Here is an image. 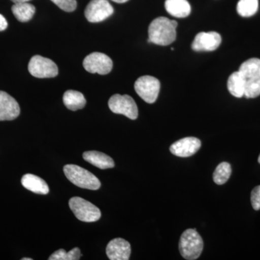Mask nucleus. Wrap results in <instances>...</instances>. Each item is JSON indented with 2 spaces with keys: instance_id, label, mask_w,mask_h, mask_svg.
<instances>
[{
  "instance_id": "3",
  "label": "nucleus",
  "mask_w": 260,
  "mask_h": 260,
  "mask_svg": "<svg viewBox=\"0 0 260 260\" xmlns=\"http://www.w3.org/2000/svg\"><path fill=\"white\" fill-rule=\"evenodd\" d=\"M179 249L184 259H198L203 250V239L195 229H187L181 234Z\"/></svg>"
},
{
  "instance_id": "23",
  "label": "nucleus",
  "mask_w": 260,
  "mask_h": 260,
  "mask_svg": "<svg viewBox=\"0 0 260 260\" xmlns=\"http://www.w3.org/2000/svg\"><path fill=\"white\" fill-rule=\"evenodd\" d=\"M82 256L79 248L75 247L67 252L64 249H61L56 251L49 256V260H78Z\"/></svg>"
},
{
  "instance_id": "10",
  "label": "nucleus",
  "mask_w": 260,
  "mask_h": 260,
  "mask_svg": "<svg viewBox=\"0 0 260 260\" xmlns=\"http://www.w3.org/2000/svg\"><path fill=\"white\" fill-rule=\"evenodd\" d=\"M221 44V37L215 31L199 32L195 37L191 49L195 51H213L216 50Z\"/></svg>"
},
{
  "instance_id": "28",
  "label": "nucleus",
  "mask_w": 260,
  "mask_h": 260,
  "mask_svg": "<svg viewBox=\"0 0 260 260\" xmlns=\"http://www.w3.org/2000/svg\"><path fill=\"white\" fill-rule=\"evenodd\" d=\"M11 1L15 4H18V3H28L30 0H11Z\"/></svg>"
},
{
  "instance_id": "5",
  "label": "nucleus",
  "mask_w": 260,
  "mask_h": 260,
  "mask_svg": "<svg viewBox=\"0 0 260 260\" xmlns=\"http://www.w3.org/2000/svg\"><path fill=\"white\" fill-rule=\"evenodd\" d=\"M160 88V81L150 75L140 77L135 83L136 93L148 104H153L157 100Z\"/></svg>"
},
{
  "instance_id": "29",
  "label": "nucleus",
  "mask_w": 260,
  "mask_h": 260,
  "mask_svg": "<svg viewBox=\"0 0 260 260\" xmlns=\"http://www.w3.org/2000/svg\"><path fill=\"white\" fill-rule=\"evenodd\" d=\"M112 1L115 2L116 3H124L129 1V0H112Z\"/></svg>"
},
{
  "instance_id": "13",
  "label": "nucleus",
  "mask_w": 260,
  "mask_h": 260,
  "mask_svg": "<svg viewBox=\"0 0 260 260\" xmlns=\"http://www.w3.org/2000/svg\"><path fill=\"white\" fill-rule=\"evenodd\" d=\"M107 254L111 260H128L131 254V246L121 238L113 239L108 244Z\"/></svg>"
},
{
  "instance_id": "19",
  "label": "nucleus",
  "mask_w": 260,
  "mask_h": 260,
  "mask_svg": "<svg viewBox=\"0 0 260 260\" xmlns=\"http://www.w3.org/2000/svg\"><path fill=\"white\" fill-rule=\"evenodd\" d=\"M12 11L17 20L25 23L29 21L35 14L36 8L28 3H18L12 7Z\"/></svg>"
},
{
  "instance_id": "11",
  "label": "nucleus",
  "mask_w": 260,
  "mask_h": 260,
  "mask_svg": "<svg viewBox=\"0 0 260 260\" xmlns=\"http://www.w3.org/2000/svg\"><path fill=\"white\" fill-rule=\"evenodd\" d=\"M201 148V141L193 137L182 138L171 145V153L181 158H187L196 153Z\"/></svg>"
},
{
  "instance_id": "31",
  "label": "nucleus",
  "mask_w": 260,
  "mask_h": 260,
  "mask_svg": "<svg viewBox=\"0 0 260 260\" xmlns=\"http://www.w3.org/2000/svg\"><path fill=\"white\" fill-rule=\"evenodd\" d=\"M258 162H259V164H260V155L259 158H258Z\"/></svg>"
},
{
  "instance_id": "18",
  "label": "nucleus",
  "mask_w": 260,
  "mask_h": 260,
  "mask_svg": "<svg viewBox=\"0 0 260 260\" xmlns=\"http://www.w3.org/2000/svg\"><path fill=\"white\" fill-rule=\"evenodd\" d=\"M65 107L71 111H77L85 107L86 100L83 94L76 90H69L63 95Z\"/></svg>"
},
{
  "instance_id": "16",
  "label": "nucleus",
  "mask_w": 260,
  "mask_h": 260,
  "mask_svg": "<svg viewBox=\"0 0 260 260\" xmlns=\"http://www.w3.org/2000/svg\"><path fill=\"white\" fill-rule=\"evenodd\" d=\"M84 160L100 169H112L114 167L113 159L105 153L98 151H87L83 153Z\"/></svg>"
},
{
  "instance_id": "7",
  "label": "nucleus",
  "mask_w": 260,
  "mask_h": 260,
  "mask_svg": "<svg viewBox=\"0 0 260 260\" xmlns=\"http://www.w3.org/2000/svg\"><path fill=\"white\" fill-rule=\"evenodd\" d=\"M28 68L30 75L37 78H54L59 73L57 65L54 61L39 55L32 56Z\"/></svg>"
},
{
  "instance_id": "27",
  "label": "nucleus",
  "mask_w": 260,
  "mask_h": 260,
  "mask_svg": "<svg viewBox=\"0 0 260 260\" xmlns=\"http://www.w3.org/2000/svg\"><path fill=\"white\" fill-rule=\"evenodd\" d=\"M8 28V22L3 15L0 14V31L5 30Z\"/></svg>"
},
{
  "instance_id": "20",
  "label": "nucleus",
  "mask_w": 260,
  "mask_h": 260,
  "mask_svg": "<svg viewBox=\"0 0 260 260\" xmlns=\"http://www.w3.org/2000/svg\"><path fill=\"white\" fill-rule=\"evenodd\" d=\"M239 71L246 79L260 78V59L251 58L242 63Z\"/></svg>"
},
{
  "instance_id": "12",
  "label": "nucleus",
  "mask_w": 260,
  "mask_h": 260,
  "mask_svg": "<svg viewBox=\"0 0 260 260\" xmlns=\"http://www.w3.org/2000/svg\"><path fill=\"white\" fill-rule=\"evenodd\" d=\"M18 103L14 98L0 90V121H10L20 115Z\"/></svg>"
},
{
  "instance_id": "22",
  "label": "nucleus",
  "mask_w": 260,
  "mask_h": 260,
  "mask_svg": "<svg viewBox=\"0 0 260 260\" xmlns=\"http://www.w3.org/2000/svg\"><path fill=\"white\" fill-rule=\"evenodd\" d=\"M232 174V167L227 162H222L216 167L213 173V181L218 185L225 184Z\"/></svg>"
},
{
  "instance_id": "9",
  "label": "nucleus",
  "mask_w": 260,
  "mask_h": 260,
  "mask_svg": "<svg viewBox=\"0 0 260 260\" xmlns=\"http://www.w3.org/2000/svg\"><path fill=\"white\" fill-rule=\"evenodd\" d=\"M114 13L108 0H91L85 10V16L90 23H100Z\"/></svg>"
},
{
  "instance_id": "26",
  "label": "nucleus",
  "mask_w": 260,
  "mask_h": 260,
  "mask_svg": "<svg viewBox=\"0 0 260 260\" xmlns=\"http://www.w3.org/2000/svg\"><path fill=\"white\" fill-rule=\"evenodd\" d=\"M251 203L254 210H260V185L256 186L251 191Z\"/></svg>"
},
{
  "instance_id": "6",
  "label": "nucleus",
  "mask_w": 260,
  "mask_h": 260,
  "mask_svg": "<svg viewBox=\"0 0 260 260\" xmlns=\"http://www.w3.org/2000/svg\"><path fill=\"white\" fill-rule=\"evenodd\" d=\"M109 107L113 113L123 114L133 120L138 118V106L129 95L120 94L112 95L109 100Z\"/></svg>"
},
{
  "instance_id": "1",
  "label": "nucleus",
  "mask_w": 260,
  "mask_h": 260,
  "mask_svg": "<svg viewBox=\"0 0 260 260\" xmlns=\"http://www.w3.org/2000/svg\"><path fill=\"white\" fill-rule=\"evenodd\" d=\"M176 20L166 17L154 19L148 28V43H153L160 46H168L172 44L177 38Z\"/></svg>"
},
{
  "instance_id": "24",
  "label": "nucleus",
  "mask_w": 260,
  "mask_h": 260,
  "mask_svg": "<svg viewBox=\"0 0 260 260\" xmlns=\"http://www.w3.org/2000/svg\"><path fill=\"white\" fill-rule=\"evenodd\" d=\"M260 95V78L246 79L244 95L247 99H254Z\"/></svg>"
},
{
  "instance_id": "4",
  "label": "nucleus",
  "mask_w": 260,
  "mask_h": 260,
  "mask_svg": "<svg viewBox=\"0 0 260 260\" xmlns=\"http://www.w3.org/2000/svg\"><path fill=\"white\" fill-rule=\"evenodd\" d=\"M69 205L76 218L81 221L92 223L99 220L102 216L99 208L79 197L72 198L70 200Z\"/></svg>"
},
{
  "instance_id": "21",
  "label": "nucleus",
  "mask_w": 260,
  "mask_h": 260,
  "mask_svg": "<svg viewBox=\"0 0 260 260\" xmlns=\"http://www.w3.org/2000/svg\"><path fill=\"white\" fill-rule=\"evenodd\" d=\"M259 8L258 0H239L237 10L239 15L244 18H249L255 14Z\"/></svg>"
},
{
  "instance_id": "2",
  "label": "nucleus",
  "mask_w": 260,
  "mask_h": 260,
  "mask_svg": "<svg viewBox=\"0 0 260 260\" xmlns=\"http://www.w3.org/2000/svg\"><path fill=\"white\" fill-rule=\"evenodd\" d=\"M64 172L68 180L78 187L91 190H96L100 188L99 179L91 172L79 166L74 164L64 166Z\"/></svg>"
},
{
  "instance_id": "15",
  "label": "nucleus",
  "mask_w": 260,
  "mask_h": 260,
  "mask_svg": "<svg viewBox=\"0 0 260 260\" xmlns=\"http://www.w3.org/2000/svg\"><path fill=\"white\" fill-rule=\"evenodd\" d=\"M165 8L169 14L177 18L189 16L191 10L187 0H166Z\"/></svg>"
},
{
  "instance_id": "17",
  "label": "nucleus",
  "mask_w": 260,
  "mask_h": 260,
  "mask_svg": "<svg viewBox=\"0 0 260 260\" xmlns=\"http://www.w3.org/2000/svg\"><path fill=\"white\" fill-rule=\"evenodd\" d=\"M246 79L239 71L235 72L230 75L228 80L227 86L229 91L232 95L237 98L244 96Z\"/></svg>"
},
{
  "instance_id": "25",
  "label": "nucleus",
  "mask_w": 260,
  "mask_h": 260,
  "mask_svg": "<svg viewBox=\"0 0 260 260\" xmlns=\"http://www.w3.org/2000/svg\"><path fill=\"white\" fill-rule=\"evenodd\" d=\"M60 9L68 13L74 11L77 8L76 0H51Z\"/></svg>"
},
{
  "instance_id": "8",
  "label": "nucleus",
  "mask_w": 260,
  "mask_h": 260,
  "mask_svg": "<svg viewBox=\"0 0 260 260\" xmlns=\"http://www.w3.org/2000/svg\"><path fill=\"white\" fill-rule=\"evenodd\" d=\"M83 67L88 73L104 75L112 71L113 62L111 58L105 54L93 52L85 58Z\"/></svg>"
},
{
  "instance_id": "30",
  "label": "nucleus",
  "mask_w": 260,
  "mask_h": 260,
  "mask_svg": "<svg viewBox=\"0 0 260 260\" xmlns=\"http://www.w3.org/2000/svg\"><path fill=\"white\" fill-rule=\"evenodd\" d=\"M22 260H32V259H30V258H23Z\"/></svg>"
},
{
  "instance_id": "14",
  "label": "nucleus",
  "mask_w": 260,
  "mask_h": 260,
  "mask_svg": "<svg viewBox=\"0 0 260 260\" xmlns=\"http://www.w3.org/2000/svg\"><path fill=\"white\" fill-rule=\"evenodd\" d=\"M22 185L36 194H47L49 188L47 182L42 178L31 174H25L21 179Z\"/></svg>"
}]
</instances>
